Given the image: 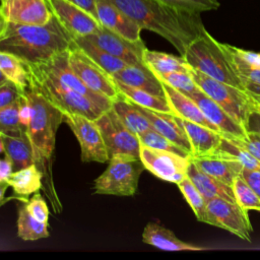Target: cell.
Instances as JSON below:
<instances>
[{
	"label": "cell",
	"instance_id": "cell-46",
	"mask_svg": "<svg viewBox=\"0 0 260 260\" xmlns=\"http://www.w3.org/2000/svg\"><path fill=\"white\" fill-rule=\"evenodd\" d=\"M236 72L243 84L246 82L260 84V68H237Z\"/></svg>",
	"mask_w": 260,
	"mask_h": 260
},
{
	"label": "cell",
	"instance_id": "cell-34",
	"mask_svg": "<svg viewBox=\"0 0 260 260\" xmlns=\"http://www.w3.org/2000/svg\"><path fill=\"white\" fill-rule=\"evenodd\" d=\"M177 185L184 198L192 208L196 218L201 222L208 223L207 201L200 193V191L196 188V186L192 183V181L188 177H186L182 181L177 183Z\"/></svg>",
	"mask_w": 260,
	"mask_h": 260
},
{
	"label": "cell",
	"instance_id": "cell-33",
	"mask_svg": "<svg viewBox=\"0 0 260 260\" xmlns=\"http://www.w3.org/2000/svg\"><path fill=\"white\" fill-rule=\"evenodd\" d=\"M17 236L24 241H35L49 237L48 222L36 219L23 204L18 211Z\"/></svg>",
	"mask_w": 260,
	"mask_h": 260
},
{
	"label": "cell",
	"instance_id": "cell-28",
	"mask_svg": "<svg viewBox=\"0 0 260 260\" xmlns=\"http://www.w3.org/2000/svg\"><path fill=\"white\" fill-rule=\"evenodd\" d=\"M142 61L154 74L175 71L189 72L191 69L183 56L178 57L164 52L148 50L147 48L142 53Z\"/></svg>",
	"mask_w": 260,
	"mask_h": 260
},
{
	"label": "cell",
	"instance_id": "cell-52",
	"mask_svg": "<svg viewBox=\"0 0 260 260\" xmlns=\"http://www.w3.org/2000/svg\"><path fill=\"white\" fill-rule=\"evenodd\" d=\"M8 187H10V186H9V184H8L7 181H2V182H0V203L2 202L3 197H4V194H5V192H6V190H7Z\"/></svg>",
	"mask_w": 260,
	"mask_h": 260
},
{
	"label": "cell",
	"instance_id": "cell-44",
	"mask_svg": "<svg viewBox=\"0 0 260 260\" xmlns=\"http://www.w3.org/2000/svg\"><path fill=\"white\" fill-rule=\"evenodd\" d=\"M24 89H21L14 82L7 80L0 85V109L11 105L19 100Z\"/></svg>",
	"mask_w": 260,
	"mask_h": 260
},
{
	"label": "cell",
	"instance_id": "cell-29",
	"mask_svg": "<svg viewBox=\"0 0 260 260\" xmlns=\"http://www.w3.org/2000/svg\"><path fill=\"white\" fill-rule=\"evenodd\" d=\"M114 80L116 82L119 92L123 96H125L127 100L132 102L133 104L149 110L156 111V112L173 114L172 109L166 98L157 96L143 89L127 85L119 80H116V79Z\"/></svg>",
	"mask_w": 260,
	"mask_h": 260
},
{
	"label": "cell",
	"instance_id": "cell-43",
	"mask_svg": "<svg viewBox=\"0 0 260 260\" xmlns=\"http://www.w3.org/2000/svg\"><path fill=\"white\" fill-rule=\"evenodd\" d=\"M25 206L28 212L38 220L48 222L49 219V208L39 192L34 193V196L25 201Z\"/></svg>",
	"mask_w": 260,
	"mask_h": 260
},
{
	"label": "cell",
	"instance_id": "cell-42",
	"mask_svg": "<svg viewBox=\"0 0 260 260\" xmlns=\"http://www.w3.org/2000/svg\"><path fill=\"white\" fill-rule=\"evenodd\" d=\"M222 135V134H221ZM228 138L234 144L244 148L251 155L260 161V134L254 130H247V133L243 137H236L231 135H222Z\"/></svg>",
	"mask_w": 260,
	"mask_h": 260
},
{
	"label": "cell",
	"instance_id": "cell-39",
	"mask_svg": "<svg viewBox=\"0 0 260 260\" xmlns=\"http://www.w3.org/2000/svg\"><path fill=\"white\" fill-rule=\"evenodd\" d=\"M223 47L235 70L237 68H260V53L240 49L229 44H223Z\"/></svg>",
	"mask_w": 260,
	"mask_h": 260
},
{
	"label": "cell",
	"instance_id": "cell-48",
	"mask_svg": "<svg viewBox=\"0 0 260 260\" xmlns=\"http://www.w3.org/2000/svg\"><path fill=\"white\" fill-rule=\"evenodd\" d=\"M71 3L77 5L78 7L82 8L83 10L90 13L92 16H94L98 19V13H96V0H68Z\"/></svg>",
	"mask_w": 260,
	"mask_h": 260
},
{
	"label": "cell",
	"instance_id": "cell-1",
	"mask_svg": "<svg viewBox=\"0 0 260 260\" xmlns=\"http://www.w3.org/2000/svg\"><path fill=\"white\" fill-rule=\"evenodd\" d=\"M142 29L151 30L171 43L182 56L187 46L204 29L199 13L172 7L160 0H109Z\"/></svg>",
	"mask_w": 260,
	"mask_h": 260
},
{
	"label": "cell",
	"instance_id": "cell-8",
	"mask_svg": "<svg viewBox=\"0 0 260 260\" xmlns=\"http://www.w3.org/2000/svg\"><path fill=\"white\" fill-rule=\"evenodd\" d=\"M104 139L109 157L125 154L139 157L140 140L137 134L129 130L111 108L94 120Z\"/></svg>",
	"mask_w": 260,
	"mask_h": 260
},
{
	"label": "cell",
	"instance_id": "cell-53",
	"mask_svg": "<svg viewBox=\"0 0 260 260\" xmlns=\"http://www.w3.org/2000/svg\"><path fill=\"white\" fill-rule=\"evenodd\" d=\"M6 24H7V20L5 19V17L3 16L2 12L0 11V34L3 31V29L6 26Z\"/></svg>",
	"mask_w": 260,
	"mask_h": 260
},
{
	"label": "cell",
	"instance_id": "cell-27",
	"mask_svg": "<svg viewBox=\"0 0 260 260\" xmlns=\"http://www.w3.org/2000/svg\"><path fill=\"white\" fill-rule=\"evenodd\" d=\"M5 156L12 164L13 172L26 168L34 164L32 149L27 136V132L20 137H13L2 134Z\"/></svg>",
	"mask_w": 260,
	"mask_h": 260
},
{
	"label": "cell",
	"instance_id": "cell-22",
	"mask_svg": "<svg viewBox=\"0 0 260 260\" xmlns=\"http://www.w3.org/2000/svg\"><path fill=\"white\" fill-rule=\"evenodd\" d=\"M113 78L127 85L143 89L157 96H165L161 81L144 64L128 65L122 70L112 74Z\"/></svg>",
	"mask_w": 260,
	"mask_h": 260
},
{
	"label": "cell",
	"instance_id": "cell-5",
	"mask_svg": "<svg viewBox=\"0 0 260 260\" xmlns=\"http://www.w3.org/2000/svg\"><path fill=\"white\" fill-rule=\"evenodd\" d=\"M182 56L191 68L216 80L245 89L223 44L216 41L206 29L187 46Z\"/></svg>",
	"mask_w": 260,
	"mask_h": 260
},
{
	"label": "cell",
	"instance_id": "cell-56",
	"mask_svg": "<svg viewBox=\"0 0 260 260\" xmlns=\"http://www.w3.org/2000/svg\"><path fill=\"white\" fill-rule=\"evenodd\" d=\"M7 80H8V79H7V78L2 74V72L0 71V85H1V84H3L4 82H6Z\"/></svg>",
	"mask_w": 260,
	"mask_h": 260
},
{
	"label": "cell",
	"instance_id": "cell-40",
	"mask_svg": "<svg viewBox=\"0 0 260 260\" xmlns=\"http://www.w3.org/2000/svg\"><path fill=\"white\" fill-rule=\"evenodd\" d=\"M156 77L160 80L166 82L167 84L171 85L175 89L179 90L180 92L184 93L185 95H189L193 91L197 90L199 87L193 80L190 71L189 72H169L162 74H155Z\"/></svg>",
	"mask_w": 260,
	"mask_h": 260
},
{
	"label": "cell",
	"instance_id": "cell-57",
	"mask_svg": "<svg viewBox=\"0 0 260 260\" xmlns=\"http://www.w3.org/2000/svg\"><path fill=\"white\" fill-rule=\"evenodd\" d=\"M251 98H252V96H251ZM253 104H254V103H253ZM254 108H255V109H256V110H257V111L260 113V108H259V107H257L255 104H254Z\"/></svg>",
	"mask_w": 260,
	"mask_h": 260
},
{
	"label": "cell",
	"instance_id": "cell-19",
	"mask_svg": "<svg viewBox=\"0 0 260 260\" xmlns=\"http://www.w3.org/2000/svg\"><path fill=\"white\" fill-rule=\"evenodd\" d=\"M137 107L140 112L147 118L153 130L191 154V145L188 136L176 115L156 112L140 106Z\"/></svg>",
	"mask_w": 260,
	"mask_h": 260
},
{
	"label": "cell",
	"instance_id": "cell-2",
	"mask_svg": "<svg viewBox=\"0 0 260 260\" xmlns=\"http://www.w3.org/2000/svg\"><path fill=\"white\" fill-rule=\"evenodd\" d=\"M24 93L31 107V120L26 129L32 149L34 164L43 174L42 189L55 213L62 211V204L55 188L53 161L56 133L63 122V113L29 85Z\"/></svg>",
	"mask_w": 260,
	"mask_h": 260
},
{
	"label": "cell",
	"instance_id": "cell-7",
	"mask_svg": "<svg viewBox=\"0 0 260 260\" xmlns=\"http://www.w3.org/2000/svg\"><path fill=\"white\" fill-rule=\"evenodd\" d=\"M145 170L140 158L117 154L109 159L106 171L93 182L95 194L133 196L138 187L139 177Z\"/></svg>",
	"mask_w": 260,
	"mask_h": 260
},
{
	"label": "cell",
	"instance_id": "cell-10",
	"mask_svg": "<svg viewBox=\"0 0 260 260\" xmlns=\"http://www.w3.org/2000/svg\"><path fill=\"white\" fill-rule=\"evenodd\" d=\"M208 223L223 229L242 240L250 242L253 232L252 224L245 210L237 203L222 198H212L207 201Z\"/></svg>",
	"mask_w": 260,
	"mask_h": 260
},
{
	"label": "cell",
	"instance_id": "cell-38",
	"mask_svg": "<svg viewBox=\"0 0 260 260\" xmlns=\"http://www.w3.org/2000/svg\"><path fill=\"white\" fill-rule=\"evenodd\" d=\"M138 137L140 140V144H143L150 148L166 150L183 156H191L189 152H187L186 150H184L183 148H181L180 146H178L177 144H175L174 142H172L171 140H169L168 138H166L165 136H162L153 129H149L139 134Z\"/></svg>",
	"mask_w": 260,
	"mask_h": 260
},
{
	"label": "cell",
	"instance_id": "cell-15",
	"mask_svg": "<svg viewBox=\"0 0 260 260\" xmlns=\"http://www.w3.org/2000/svg\"><path fill=\"white\" fill-rule=\"evenodd\" d=\"M0 11L7 22L17 24L44 25L53 17L46 0H1Z\"/></svg>",
	"mask_w": 260,
	"mask_h": 260
},
{
	"label": "cell",
	"instance_id": "cell-47",
	"mask_svg": "<svg viewBox=\"0 0 260 260\" xmlns=\"http://www.w3.org/2000/svg\"><path fill=\"white\" fill-rule=\"evenodd\" d=\"M240 175L247 181V183L255 190L257 195L260 197V171L243 169Z\"/></svg>",
	"mask_w": 260,
	"mask_h": 260
},
{
	"label": "cell",
	"instance_id": "cell-37",
	"mask_svg": "<svg viewBox=\"0 0 260 260\" xmlns=\"http://www.w3.org/2000/svg\"><path fill=\"white\" fill-rule=\"evenodd\" d=\"M232 188L238 205L245 210L252 209L260 212V197L241 175L234 179Z\"/></svg>",
	"mask_w": 260,
	"mask_h": 260
},
{
	"label": "cell",
	"instance_id": "cell-41",
	"mask_svg": "<svg viewBox=\"0 0 260 260\" xmlns=\"http://www.w3.org/2000/svg\"><path fill=\"white\" fill-rule=\"evenodd\" d=\"M164 3L177 9L191 12L201 13L210 10H216L219 7L218 0H160Z\"/></svg>",
	"mask_w": 260,
	"mask_h": 260
},
{
	"label": "cell",
	"instance_id": "cell-54",
	"mask_svg": "<svg viewBox=\"0 0 260 260\" xmlns=\"http://www.w3.org/2000/svg\"><path fill=\"white\" fill-rule=\"evenodd\" d=\"M5 153L4 149V143H3V138H2V133H0V154Z\"/></svg>",
	"mask_w": 260,
	"mask_h": 260
},
{
	"label": "cell",
	"instance_id": "cell-45",
	"mask_svg": "<svg viewBox=\"0 0 260 260\" xmlns=\"http://www.w3.org/2000/svg\"><path fill=\"white\" fill-rule=\"evenodd\" d=\"M18 118H19L20 125L24 129H27V127L29 125V122L31 120V107H30V104H29L25 93H24V90H23V93H22L21 99H20L19 110H18Z\"/></svg>",
	"mask_w": 260,
	"mask_h": 260
},
{
	"label": "cell",
	"instance_id": "cell-11",
	"mask_svg": "<svg viewBox=\"0 0 260 260\" xmlns=\"http://www.w3.org/2000/svg\"><path fill=\"white\" fill-rule=\"evenodd\" d=\"M65 122L77 138L81 149V160L83 162L95 161L107 162L110 157L102 137L101 131L93 120L81 115L63 114Z\"/></svg>",
	"mask_w": 260,
	"mask_h": 260
},
{
	"label": "cell",
	"instance_id": "cell-51",
	"mask_svg": "<svg viewBox=\"0 0 260 260\" xmlns=\"http://www.w3.org/2000/svg\"><path fill=\"white\" fill-rule=\"evenodd\" d=\"M244 87L249 94L255 98H260V84L253 83V82H246L244 83Z\"/></svg>",
	"mask_w": 260,
	"mask_h": 260
},
{
	"label": "cell",
	"instance_id": "cell-21",
	"mask_svg": "<svg viewBox=\"0 0 260 260\" xmlns=\"http://www.w3.org/2000/svg\"><path fill=\"white\" fill-rule=\"evenodd\" d=\"M161 85L165 96L174 115L219 132L218 128L210 121H208V119L203 115L197 104L191 98L185 95L184 93L180 92L179 90L175 89L164 81H161Z\"/></svg>",
	"mask_w": 260,
	"mask_h": 260
},
{
	"label": "cell",
	"instance_id": "cell-30",
	"mask_svg": "<svg viewBox=\"0 0 260 260\" xmlns=\"http://www.w3.org/2000/svg\"><path fill=\"white\" fill-rule=\"evenodd\" d=\"M8 184L19 197H27L38 192L43 186V174L35 164L13 172L8 179Z\"/></svg>",
	"mask_w": 260,
	"mask_h": 260
},
{
	"label": "cell",
	"instance_id": "cell-20",
	"mask_svg": "<svg viewBox=\"0 0 260 260\" xmlns=\"http://www.w3.org/2000/svg\"><path fill=\"white\" fill-rule=\"evenodd\" d=\"M178 117V116H177ZM191 145V156L211 155L217 149L221 134L208 127L178 117Z\"/></svg>",
	"mask_w": 260,
	"mask_h": 260
},
{
	"label": "cell",
	"instance_id": "cell-6",
	"mask_svg": "<svg viewBox=\"0 0 260 260\" xmlns=\"http://www.w3.org/2000/svg\"><path fill=\"white\" fill-rule=\"evenodd\" d=\"M190 74L204 93L219 105L237 123L248 130L254 104L251 95L245 89L211 78L193 68L190 69Z\"/></svg>",
	"mask_w": 260,
	"mask_h": 260
},
{
	"label": "cell",
	"instance_id": "cell-25",
	"mask_svg": "<svg viewBox=\"0 0 260 260\" xmlns=\"http://www.w3.org/2000/svg\"><path fill=\"white\" fill-rule=\"evenodd\" d=\"M187 177L192 181L203 197L208 201L212 198H222L236 203V198L232 186L221 182L220 180L202 172L197 168L192 159H190Z\"/></svg>",
	"mask_w": 260,
	"mask_h": 260
},
{
	"label": "cell",
	"instance_id": "cell-3",
	"mask_svg": "<svg viewBox=\"0 0 260 260\" xmlns=\"http://www.w3.org/2000/svg\"><path fill=\"white\" fill-rule=\"evenodd\" d=\"M73 44V37L54 15L44 25L7 22L0 34V51L11 53L26 64L46 63Z\"/></svg>",
	"mask_w": 260,
	"mask_h": 260
},
{
	"label": "cell",
	"instance_id": "cell-9",
	"mask_svg": "<svg viewBox=\"0 0 260 260\" xmlns=\"http://www.w3.org/2000/svg\"><path fill=\"white\" fill-rule=\"evenodd\" d=\"M68 62L73 72L88 88L112 102L119 96L120 92L113 76L91 60L75 43L68 51Z\"/></svg>",
	"mask_w": 260,
	"mask_h": 260
},
{
	"label": "cell",
	"instance_id": "cell-36",
	"mask_svg": "<svg viewBox=\"0 0 260 260\" xmlns=\"http://www.w3.org/2000/svg\"><path fill=\"white\" fill-rule=\"evenodd\" d=\"M20 99L21 96L11 105L0 109V133L13 137H20L26 133L18 118Z\"/></svg>",
	"mask_w": 260,
	"mask_h": 260
},
{
	"label": "cell",
	"instance_id": "cell-50",
	"mask_svg": "<svg viewBox=\"0 0 260 260\" xmlns=\"http://www.w3.org/2000/svg\"><path fill=\"white\" fill-rule=\"evenodd\" d=\"M248 130H254L260 134V113L255 108L249 120Z\"/></svg>",
	"mask_w": 260,
	"mask_h": 260
},
{
	"label": "cell",
	"instance_id": "cell-12",
	"mask_svg": "<svg viewBox=\"0 0 260 260\" xmlns=\"http://www.w3.org/2000/svg\"><path fill=\"white\" fill-rule=\"evenodd\" d=\"M139 157L145 168L160 180L179 183L187 177L191 156H183L174 152L140 145Z\"/></svg>",
	"mask_w": 260,
	"mask_h": 260
},
{
	"label": "cell",
	"instance_id": "cell-26",
	"mask_svg": "<svg viewBox=\"0 0 260 260\" xmlns=\"http://www.w3.org/2000/svg\"><path fill=\"white\" fill-rule=\"evenodd\" d=\"M112 109L124 125L133 133L139 135L149 129H152L149 121L140 112L138 107L121 93L112 102Z\"/></svg>",
	"mask_w": 260,
	"mask_h": 260
},
{
	"label": "cell",
	"instance_id": "cell-17",
	"mask_svg": "<svg viewBox=\"0 0 260 260\" xmlns=\"http://www.w3.org/2000/svg\"><path fill=\"white\" fill-rule=\"evenodd\" d=\"M96 13L100 23L112 31L132 42H140L141 27L120 8L109 0H96Z\"/></svg>",
	"mask_w": 260,
	"mask_h": 260
},
{
	"label": "cell",
	"instance_id": "cell-24",
	"mask_svg": "<svg viewBox=\"0 0 260 260\" xmlns=\"http://www.w3.org/2000/svg\"><path fill=\"white\" fill-rule=\"evenodd\" d=\"M142 241L145 244L153 246L164 251H202L200 247L191 243L184 242L176 237L169 229L156 223L148 222L142 233Z\"/></svg>",
	"mask_w": 260,
	"mask_h": 260
},
{
	"label": "cell",
	"instance_id": "cell-14",
	"mask_svg": "<svg viewBox=\"0 0 260 260\" xmlns=\"http://www.w3.org/2000/svg\"><path fill=\"white\" fill-rule=\"evenodd\" d=\"M84 38L108 53L124 60L129 65L143 63L142 53L146 48L143 41H129L103 25L99 30L85 36Z\"/></svg>",
	"mask_w": 260,
	"mask_h": 260
},
{
	"label": "cell",
	"instance_id": "cell-13",
	"mask_svg": "<svg viewBox=\"0 0 260 260\" xmlns=\"http://www.w3.org/2000/svg\"><path fill=\"white\" fill-rule=\"evenodd\" d=\"M53 15L73 37H85L100 29V21L68 0H46Z\"/></svg>",
	"mask_w": 260,
	"mask_h": 260
},
{
	"label": "cell",
	"instance_id": "cell-4",
	"mask_svg": "<svg viewBox=\"0 0 260 260\" xmlns=\"http://www.w3.org/2000/svg\"><path fill=\"white\" fill-rule=\"evenodd\" d=\"M26 66L29 73L28 85L63 114L81 115L94 121L106 112L89 98L65 85L41 65L26 64Z\"/></svg>",
	"mask_w": 260,
	"mask_h": 260
},
{
	"label": "cell",
	"instance_id": "cell-32",
	"mask_svg": "<svg viewBox=\"0 0 260 260\" xmlns=\"http://www.w3.org/2000/svg\"><path fill=\"white\" fill-rule=\"evenodd\" d=\"M0 71L8 80L14 82L21 89H25L29 84L26 63L11 53L0 51Z\"/></svg>",
	"mask_w": 260,
	"mask_h": 260
},
{
	"label": "cell",
	"instance_id": "cell-31",
	"mask_svg": "<svg viewBox=\"0 0 260 260\" xmlns=\"http://www.w3.org/2000/svg\"><path fill=\"white\" fill-rule=\"evenodd\" d=\"M73 40L77 47H79L91 60H93L111 75L129 65L124 60L101 49L84 37H76L73 38Z\"/></svg>",
	"mask_w": 260,
	"mask_h": 260
},
{
	"label": "cell",
	"instance_id": "cell-55",
	"mask_svg": "<svg viewBox=\"0 0 260 260\" xmlns=\"http://www.w3.org/2000/svg\"><path fill=\"white\" fill-rule=\"evenodd\" d=\"M251 95V94H250ZM252 96V100H253V103L257 106V107H259L260 108V98H255V96H253V95H251Z\"/></svg>",
	"mask_w": 260,
	"mask_h": 260
},
{
	"label": "cell",
	"instance_id": "cell-16",
	"mask_svg": "<svg viewBox=\"0 0 260 260\" xmlns=\"http://www.w3.org/2000/svg\"><path fill=\"white\" fill-rule=\"evenodd\" d=\"M68 51L61 52L57 55H55L51 60H49L46 63H41V65L44 69L52 73L54 76H56L59 80H61L65 85L69 86L70 88L76 90L77 92L89 98L91 101H93L95 104H98L101 108L108 111L112 108V101L108 99L107 96L100 94L90 88H88L81 79L73 72L71 69L69 62H68Z\"/></svg>",
	"mask_w": 260,
	"mask_h": 260
},
{
	"label": "cell",
	"instance_id": "cell-18",
	"mask_svg": "<svg viewBox=\"0 0 260 260\" xmlns=\"http://www.w3.org/2000/svg\"><path fill=\"white\" fill-rule=\"evenodd\" d=\"M187 96L191 98L197 104L203 115L208 119V121L218 128L222 135L236 137H243L246 135L247 129L237 123L219 105H217L200 88Z\"/></svg>",
	"mask_w": 260,
	"mask_h": 260
},
{
	"label": "cell",
	"instance_id": "cell-35",
	"mask_svg": "<svg viewBox=\"0 0 260 260\" xmlns=\"http://www.w3.org/2000/svg\"><path fill=\"white\" fill-rule=\"evenodd\" d=\"M213 154L229 156V157L239 161L240 164H242L244 169L260 171V161L257 158H255L253 155H251L244 148L234 144L232 141H230L228 138L223 137L222 135H221L220 143Z\"/></svg>",
	"mask_w": 260,
	"mask_h": 260
},
{
	"label": "cell",
	"instance_id": "cell-23",
	"mask_svg": "<svg viewBox=\"0 0 260 260\" xmlns=\"http://www.w3.org/2000/svg\"><path fill=\"white\" fill-rule=\"evenodd\" d=\"M191 159L202 172L232 186L234 179L241 174L244 167L239 161L224 155L211 154L191 156Z\"/></svg>",
	"mask_w": 260,
	"mask_h": 260
},
{
	"label": "cell",
	"instance_id": "cell-49",
	"mask_svg": "<svg viewBox=\"0 0 260 260\" xmlns=\"http://www.w3.org/2000/svg\"><path fill=\"white\" fill-rule=\"evenodd\" d=\"M13 173L12 164L8 157H4L0 159V182L8 181L9 177Z\"/></svg>",
	"mask_w": 260,
	"mask_h": 260
}]
</instances>
